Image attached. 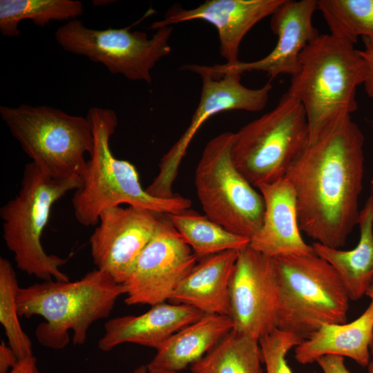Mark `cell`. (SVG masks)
Instances as JSON below:
<instances>
[{
	"mask_svg": "<svg viewBox=\"0 0 373 373\" xmlns=\"http://www.w3.org/2000/svg\"><path fill=\"white\" fill-rule=\"evenodd\" d=\"M262 195L265 212L260 229L250 238L249 246L267 256L315 254L302 238L296 194L283 178L258 188Z\"/></svg>",
	"mask_w": 373,
	"mask_h": 373,
	"instance_id": "obj_17",
	"label": "cell"
},
{
	"mask_svg": "<svg viewBox=\"0 0 373 373\" xmlns=\"http://www.w3.org/2000/svg\"><path fill=\"white\" fill-rule=\"evenodd\" d=\"M148 373H179V372H171V371H148Z\"/></svg>",
	"mask_w": 373,
	"mask_h": 373,
	"instance_id": "obj_36",
	"label": "cell"
},
{
	"mask_svg": "<svg viewBox=\"0 0 373 373\" xmlns=\"http://www.w3.org/2000/svg\"><path fill=\"white\" fill-rule=\"evenodd\" d=\"M123 294V284L95 269L75 281L51 280L19 287L17 305L19 316L44 319L35 330L39 343L61 350L69 343V332L74 345L84 344L91 325L108 318Z\"/></svg>",
	"mask_w": 373,
	"mask_h": 373,
	"instance_id": "obj_3",
	"label": "cell"
},
{
	"mask_svg": "<svg viewBox=\"0 0 373 373\" xmlns=\"http://www.w3.org/2000/svg\"><path fill=\"white\" fill-rule=\"evenodd\" d=\"M8 373H40L37 365V359L32 356L19 359Z\"/></svg>",
	"mask_w": 373,
	"mask_h": 373,
	"instance_id": "obj_32",
	"label": "cell"
},
{
	"mask_svg": "<svg viewBox=\"0 0 373 373\" xmlns=\"http://www.w3.org/2000/svg\"><path fill=\"white\" fill-rule=\"evenodd\" d=\"M133 373H148L147 367L145 365H142L135 368Z\"/></svg>",
	"mask_w": 373,
	"mask_h": 373,
	"instance_id": "obj_34",
	"label": "cell"
},
{
	"mask_svg": "<svg viewBox=\"0 0 373 373\" xmlns=\"http://www.w3.org/2000/svg\"><path fill=\"white\" fill-rule=\"evenodd\" d=\"M372 124H373V119L372 120Z\"/></svg>",
	"mask_w": 373,
	"mask_h": 373,
	"instance_id": "obj_37",
	"label": "cell"
},
{
	"mask_svg": "<svg viewBox=\"0 0 373 373\" xmlns=\"http://www.w3.org/2000/svg\"><path fill=\"white\" fill-rule=\"evenodd\" d=\"M373 191L360 210L357 225L360 238L351 250L313 242L316 255L328 262L340 277L350 300H357L373 285Z\"/></svg>",
	"mask_w": 373,
	"mask_h": 373,
	"instance_id": "obj_22",
	"label": "cell"
},
{
	"mask_svg": "<svg viewBox=\"0 0 373 373\" xmlns=\"http://www.w3.org/2000/svg\"><path fill=\"white\" fill-rule=\"evenodd\" d=\"M366 67V77L364 82L365 90L369 97L373 99V51L359 50Z\"/></svg>",
	"mask_w": 373,
	"mask_h": 373,
	"instance_id": "obj_30",
	"label": "cell"
},
{
	"mask_svg": "<svg viewBox=\"0 0 373 373\" xmlns=\"http://www.w3.org/2000/svg\"><path fill=\"white\" fill-rule=\"evenodd\" d=\"M204 315L193 307L166 302L151 306L140 315H127L108 320L98 348L108 352L131 343L157 350L173 334Z\"/></svg>",
	"mask_w": 373,
	"mask_h": 373,
	"instance_id": "obj_18",
	"label": "cell"
},
{
	"mask_svg": "<svg viewBox=\"0 0 373 373\" xmlns=\"http://www.w3.org/2000/svg\"><path fill=\"white\" fill-rule=\"evenodd\" d=\"M83 12V4L77 0H1L0 32L4 37H17L23 20L44 27L51 21L77 19Z\"/></svg>",
	"mask_w": 373,
	"mask_h": 373,
	"instance_id": "obj_25",
	"label": "cell"
},
{
	"mask_svg": "<svg viewBox=\"0 0 373 373\" xmlns=\"http://www.w3.org/2000/svg\"><path fill=\"white\" fill-rule=\"evenodd\" d=\"M365 296L373 300V285L369 288Z\"/></svg>",
	"mask_w": 373,
	"mask_h": 373,
	"instance_id": "obj_35",
	"label": "cell"
},
{
	"mask_svg": "<svg viewBox=\"0 0 373 373\" xmlns=\"http://www.w3.org/2000/svg\"><path fill=\"white\" fill-rule=\"evenodd\" d=\"M165 216L198 261L228 250L240 251L249 245V238L235 234L205 215L189 209Z\"/></svg>",
	"mask_w": 373,
	"mask_h": 373,
	"instance_id": "obj_24",
	"label": "cell"
},
{
	"mask_svg": "<svg viewBox=\"0 0 373 373\" xmlns=\"http://www.w3.org/2000/svg\"><path fill=\"white\" fill-rule=\"evenodd\" d=\"M17 274L10 261L0 258V323L4 328L8 346L18 359L32 356V345L19 322L17 305L19 289Z\"/></svg>",
	"mask_w": 373,
	"mask_h": 373,
	"instance_id": "obj_27",
	"label": "cell"
},
{
	"mask_svg": "<svg viewBox=\"0 0 373 373\" xmlns=\"http://www.w3.org/2000/svg\"><path fill=\"white\" fill-rule=\"evenodd\" d=\"M198 75L202 79L199 103L187 128L161 157L159 171L146 189L153 197L168 198L174 195L172 186L182 159L195 135L209 118L227 111H261L267 105L272 89L270 82L258 88H247L240 82L242 75L238 73H227L218 77L204 73Z\"/></svg>",
	"mask_w": 373,
	"mask_h": 373,
	"instance_id": "obj_11",
	"label": "cell"
},
{
	"mask_svg": "<svg viewBox=\"0 0 373 373\" xmlns=\"http://www.w3.org/2000/svg\"><path fill=\"white\" fill-rule=\"evenodd\" d=\"M0 115L24 153L48 175L81 178L92 153L94 137L86 117L55 107L21 104L0 106Z\"/></svg>",
	"mask_w": 373,
	"mask_h": 373,
	"instance_id": "obj_6",
	"label": "cell"
},
{
	"mask_svg": "<svg viewBox=\"0 0 373 373\" xmlns=\"http://www.w3.org/2000/svg\"><path fill=\"white\" fill-rule=\"evenodd\" d=\"M81 183L55 178L32 162L25 165L18 193L0 209L3 238L21 271L43 281L70 280L60 269L67 258L48 254L41 236L54 204Z\"/></svg>",
	"mask_w": 373,
	"mask_h": 373,
	"instance_id": "obj_5",
	"label": "cell"
},
{
	"mask_svg": "<svg viewBox=\"0 0 373 373\" xmlns=\"http://www.w3.org/2000/svg\"><path fill=\"white\" fill-rule=\"evenodd\" d=\"M133 26L96 30L74 19L58 28L55 37L64 50L100 63L113 75L151 84V70L171 50L173 27L157 29L149 37L144 32L131 31Z\"/></svg>",
	"mask_w": 373,
	"mask_h": 373,
	"instance_id": "obj_10",
	"label": "cell"
},
{
	"mask_svg": "<svg viewBox=\"0 0 373 373\" xmlns=\"http://www.w3.org/2000/svg\"><path fill=\"white\" fill-rule=\"evenodd\" d=\"M233 329L229 316L204 314L156 350L147 370L179 372L201 358Z\"/></svg>",
	"mask_w": 373,
	"mask_h": 373,
	"instance_id": "obj_21",
	"label": "cell"
},
{
	"mask_svg": "<svg viewBox=\"0 0 373 373\" xmlns=\"http://www.w3.org/2000/svg\"><path fill=\"white\" fill-rule=\"evenodd\" d=\"M284 0H207L193 8L179 4L168 9L162 19L154 21L150 28L157 30L179 23L205 21L216 27L220 42V54L227 64L239 61L241 42L258 22L271 16Z\"/></svg>",
	"mask_w": 373,
	"mask_h": 373,
	"instance_id": "obj_16",
	"label": "cell"
},
{
	"mask_svg": "<svg viewBox=\"0 0 373 373\" xmlns=\"http://www.w3.org/2000/svg\"><path fill=\"white\" fill-rule=\"evenodd\" d=\"M259 340L232 329L190 365L191 373H264Z\"/></svg>",
	"mask_w": 373,
	"mask_h": 373,
	"instance_id": "obj_23",
	"label": "cell"
},
{
	"mask_svg": "<svg viewBox=\"0 0 373 373\" xmlns=\"http://www.w3.org/2000/svg\"><path fill=\"white\" fill-rule=\"evenodd\" d=\"M365 77V61L352 43L325 34L305 48L287 93L305 110L309 144L336 121L356 111V89Z\"/></svg>",
	"mask_w": 373,
	"mask_h": 373,
	"instance_id": "obj_2",
	"label": "cell"
},
{
	"mask_svg": "<svg viewBox=\"0 0 373 373\" xmlns=\"http://www.w3.org/2000/svg\"><path fill=\"white\" fill-rule=\"evenodd\" d=\"M162 215L133 206H117L103 211L89 240L97 269L123 284L156 233Z\"/></svg>",
	"mask_w": 373,
	"mask_h": 373,
	"instance_id": "obj_14",
	"label": "cell"
},
{
	"mask_svg": "<svg viewBox=\"0 0 373 373\" xmlns=\"http://www.w3.org/2000/svg\"><path fill=\"white\" fill-rule=\"evenodd\" d=\"M303 341L299 336L279 329L261 337L259 343L265 373H293L286 356Z\"/></svg>",
	"mask_w": 373,
	"mask_h": 373,
	"instance_id": "obj_28",
	"label": "cell"
},
{
	"mask_svg": "<svg viewBox=\"0 0 373 373\" xmlns=\"http://www.w3.org/2000/svg\"><path fill=\"white\" fill-rule=\"evenodd\" d=\"M87 117L93 127L94 146L81 178V185L72 198L74 215L81 224H97L103 211L122 204L163 215L189 209L191 202L186 198L151 195L142 188L135 167L113 155L110 140L117 125L113 110L93 106L89 108Z\"/></svg>",
	"mask_w": 373,
	"mask_h": 373,
	"instance_id": "obj_4",
	"label": "cell"
},
{
	"mask_svg": "<svg viewBox=\"0 0 373 373\" xmlns=\"http://www.w3.org/2000/svg\"><path fill=\"white\" fill-rule=\"evenodd\" d=\"M233 135L223 132L207 143L195 169V186L206 216L250 239L262 224L265 203L233 162Z\"/></svg>",
	"mask_w": 373,
	"mask_h": 373,
	"instance_id": "obj_9",
	"label": "cell"
},
{
	"mask_svg": "<svg viewBox=\"0 0 373 373\" xmlns=\"http://www.w3.org/2000/svg\"><path fill=\"white\" fill-rule=\"evenodd\" d=\"M309 137L305 110L287 92L271 111L234 133L232 158L245 178L259 188L285 178Z\"/></svg>",
	"mask_w": 373,
	"mask_h": 373,
	"instance_id": "obj_8",
	"label": "cell"
},
{
	"mask_svg": "<svg viewBox=\"0 0 373 373\" xmlns=\"http://www.w3.org/2000/svg\"><path fill=\"white\" fill-rule=\"evenodd\" d=\"M19 359L13 350L3 342L0 345V373H8Z\"/></svg>",
	"mask_w": 373,
	"mask_h": 373,
	"instance_id": "obj_31",
	"label": "cell"
},
{
	"mask_svg": "<svg viewBox=\"0 0 373 373\" xmlns=\"http://www.w3.org/2000/svg\"><path fill=\"white\" fill-rule=\"evenodd\" d=\"M370 350L373 358V336L370 345ZM367 373H373V358L367 365Z\"/></svg>",
	"mask_w": 373,
	"mask_h": 373,
	"instance_id": "obj_33",
	"label": "cell"
},
{
	"mask_svg": "<svg viewBox=\"0 0 373 373\" xmlns=\"http://www.w3.org/2000/svg\"><path fill=\"white\" fill-rule=\"evenodd\" d=\"M373 336V300L364 312L348 323L323 325L294 348L295 359L310 364L326 355L348 357L361 366L370 362V345Z\"/></svg>",
	"mask_w": 373,
	"mask_h": 373,
	"instance_id": "obj_20",
	"label": "cell"
},
{
	"mask_svg": "<svg viewBox=\"0 0 373 373\" xmlns=\"http://www.w3.org/2000/svg\"><path fill=\"white\" fill-rule=\"evenodd\" d=\"M323 373H350L345 364L344 357L326 355L319 358L316 362Z\"/></svg>",
	"mask_w": 373,
	"mask_h": 373,
	"instance_id": "obj_29",
	"label": "cell"
},
{
	"mask_svg": "<svg viewBox=\"0 0 373 373\" xmlns=\"http://www.w3.org/2000/svg\"><path fill=\"white\" fill-rule=\"evenodd\" d=\"M274 260L280 294L278 329L304 340L324 324L347 322L350 299L328 262L316 254Z\"/></svg>",
	"mask_w": 373,
	"mask_h": 373,
	"instance_id": "obj_7",
	"label": "cell"
},
{
	"mask_svg": "<svg viewBox=\"0 0 373 373\" xmlns=\"http://www.w3.org/2000/svg\"><path fill=\"white\" fill-rule=\"evenodd\" d=\"M233 329L257 339L278 329L279 284L274 258L252 249L239 251L229 284Z\"/></svg>",
	"mask_w": 373,
	"mask_h": 373,
	"instance_id": "obj_12",
	"label": "cell"
},
{
	"mask_svg": "<svg viewBox=\"0 0 373 373\" xmlns=\"http://www.w3.org/2000/svg\"><path fill=\"white\" fill-rule=\"evenodd\" d=\"M365 136L348 115L309 144L285 178L294 188L301 231L340 249L357 225Z\"/></svg>",
	"mask_w": 373,
	"mask_h": 373,
	"instance_id": "obj_1",
	"label": "cell"
},
{
	"mask_svg": "<svg viewBox=\"0 0 373 373\" xmlns=\"http://www.w3.org/2000/svg\"><path fill=\"white\" fill-rule=\"evenodd\" d=\"M198 261L181 235L163 218L123 283L126 304L152 306L169 300Z\"/></svg>",
	"mask_w": 373,
	"mask_h": 373,
	"instance_id": "obj_13",
	"label": "cell"
},
{
	"mask_svg": "<svg viewBox=\"0 0 373 373\" xmlns=\"http://www.w3.org/2000/svg\"><path fill=\"white\" fill-rule=\"evenodd\" d=\"M240 251L228 250L198 261L169 300L204 314L230 315L229 284Z\"/></svg>",
	"mask_w": 373,
	"mask_h": 373,
	"instance_id": "obj_19",
	"label": "cell"
},
{
	"mask_svg": "<svg viewBox=\"0 0 373 373\" xmlns=\"http://www.w3.org/2000/svg\"><path fill=\"white\" fill-rule=\"evenodd\" d=\"M316 10V0H284L271 16L270 26L277 42L267 55L256 61H239L235 64H186L183 69L213 77L252 71L264 72L270 79L281 75L292 76L298 69L303 50L320 35L312 22Z\"/></svg>",
	"mask_w": 373,
	"mask_h": 373,
	"instance_id": "obj_15",
	"label": "cell"
},
{
	"mask_svg": "<svg viewBox=\"0 0 373 373\" xmlns=\"http://www.w3.org/2000/svg\"><path fill=\"white\" fill-rule=\"evenodd\" d=\"M317 10L332 35L353 44L360 37L373 51V0H318Z\"/></svg>",
	"mask_w": 373,
	"mask_h": 373,
	"instance_id": "obj_26",
	"label": "cell"
}]
</instances>
